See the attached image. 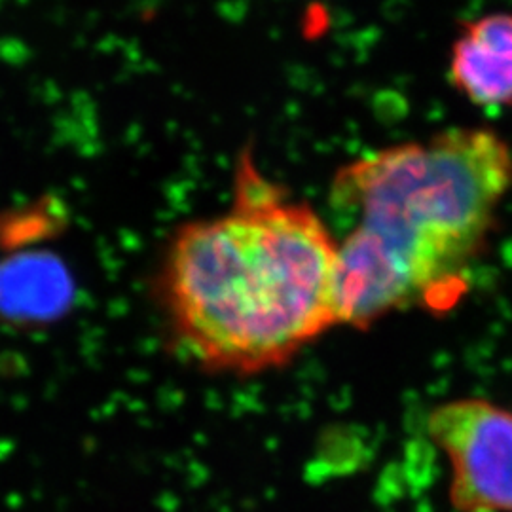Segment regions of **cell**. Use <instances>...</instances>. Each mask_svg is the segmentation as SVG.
Listing matches in <instances>:
<instances>
[{
    "instance_id": "6da1fadb",
    "label": "cell",
    "mask_w": 512,
    "mask_h": 512,
    "mask_svg": "<svg viewBox=\"0 0 512 512\" xmlns=\"http://www.w3.org/2000/svg\"><path fill=\"white\" fill-rule=\"evenodd\" d=\"M338 239L243 152L228 211L190 220L158 275L177 346L215 374L256 376L289 365L338 327Z\"/></svg>"
},
{
    "instance_id": "7a4b0ae2",
    "label": "cell",
    "mask_w": 512,
    "mask_h": 512,
    "mask_svg": "<svg viewBox=\"0 0 512 512\" xmlns=\"http://www.w3.org/2000/svg\"><path fill=\"white\" fill-rule=\"evenodd\" d=\"M512 184L490 129L454 128L344 165L330 188L353 226L338 239V323L368 329L410 306L448 310L467 289Z\"/></svg>"
},
{
    "instance_id": "3957f363",
    "label": "cell",
    "mask_w": 512,
    "mask_h": 512,
    "mask_svg": "<svg viewBox=\"0 0 512 512\" xmlns=\"http://www.w3.org/2000/svg\"><path fill=\"white\" fill-rule=\"evenodd\" d=\"M427 433L450 463L456 512H512V412L486 399H454L427 418Z\"/></svg>"
},
{
    "instance_id": "277c9868",
    "label": "cell",
    "mask_w": 512,
    "mask_h": 512,
    "mask_svg": "<svg viewBox=\"0 0 512 512\" xmlns=\"http://www.w3.org/2000/svg\"><path fill=\"white\" fill-rule=\"evenodd\" d=\"M450 82L482 109H512V14L469 21L452 44Z\"/></svg>"
}]
</instances>
